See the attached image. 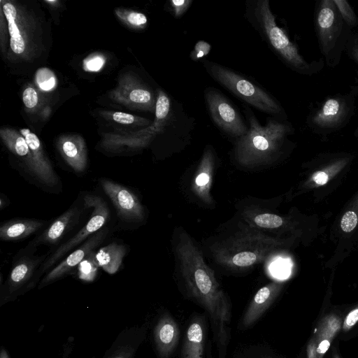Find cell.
I'll use <instances>...</instances> for the list:
<instances>
[{"label":"cell","mask_w":358,"mask_h":358,"mask_svg":"<svg viewBox=\"0 0 358 358\" xmlns=\"http://www.w3.org/2000/svg\"><path fill=\"white\" fill-rule=\"evenodd\" d=\"M176 282L183 296L206 315L213 340L224 343L231 338L232 306L215 271L205 259L198 243L182 227L173 236Z\"/></svg>","instance_id":"obj_1"},{"label":"cell","mask_w":358,"mask_h":358,"mask_svg":"<svg viewBox=\"0 0 358 358\" xmlns=\"http://www.w3.org/2000/svg\"><path fill=\"white\" fill-rule=\"evenodd\" d=\"M280 243L278 238L238 217L236 221L223 224L206 241L204 254L222 271L238 275L268 260L275 255Z\"/></svg>","instance_id":"obj_2"},{"label":"cell","mask_w":358,"mask_h":358,"mask_svg":"<svg viewBox=\"0 0 358 358\" xmlns=\"http://www.w3.org/2000/svg\"><path fill=\"white\" fill-rule=\"evenodd\" d=\"M246 115L248 131L237 140L234 151L235 160L248 169L268 165L275 160L294 128L288 122L274 119H268L267 124L262 126L250 109Z\"/></svg>","instance_id":"obj_3"},{"label":"cell","mask_w":358,"mask_h":358,"mask_svg":"<svg viewBox=\"0 0 358 358\" xmlns=\"http://www.w3.org/2000/svg\"><path fill=\"white\" fill-rule=\"evenodd\" d=\"M252 11V22H255V28L271 50L288 67L305 76L316 74L323 69V59L308 62L299 53L296 45L289 40L283 29L278 26L268 0L255 1Z\"/></svg>","instance_id":"obj_4"},{"label":"cell","mask_w":358,"mask_h":358,"mask_svg":"<svg viewBox=\"0 0 358 358\" xmlns=\"http://www.w3.org/2000/svg\"><path fill=\"white\" fill-rule=\"evenodd\" d=\"M315 25L320 51L329 66H336L351 34L333 0H322L316 6Z\"/></svg>","instance_id":"obj_5"},{"label":"cell","mask_w":358,"mask_h":358,"mask_svg":"<svg viewBox=\"0 0 358 358\" xmlns=\"http://www.w3.org/2000/svg\"><path fill=\"white\" fill-rule=\"evenodd\" d=\"M210 76L236 96L268 114H282L281 106L270 94L243 76L217 63L206 61Z\"/></svg>","instance_id":"obj_6"},{"label":"cell","mask_w":358,"mask_h":358,"mask_svg":"<svg viewBox=\"0 0 358 358\" xmlns=\"http://www.w3.org/2000/svg\"><path fill=\"white\" fill-rule=\"evenodd\" d=\"M356 94L352 89L345 94L326 99L307 119L312 131L327 134L343 128L354 114Z\"/></svg>","instance_id":"obj_7"},{"label":"cell","mask_w":358,"mask_h":358,"mask_svg":"<svg viewBox=\"0 0 358 358\" xmlns=\"http://www.w3.org/2000/svg\"><path fill=\"white\" fill-rule=\"evenodd\" d=\"M84 201L86 207L94 208L89 220L76 235L61 245L45 259L34 275L32 287L34 282H36L42 274L52 268L67 252L103 229L107 223L110 217V210L106 202L101 197L87 194L84 197Z\"/></svg>","instance_id":"obj_8"},{"label":"cell","mask_w":358,"mask_h":358,"mask_svg":"<svg viewBox=\"0 0 358 358\" xmlns=\"http://www.w3.org/2000/svg\"><path fill=\"white\" fill-rule=\"evenodd\" d=\"M1 6L7 22L11 51L23 59H29L37 47L34 23L25 11L11 1H1Z\"/></svg>","instance_id":"obj_9"},{"label":"cell","mask_w":358,"mask_h":358,"mask_svg":"<svg viewBox=\"0 0 358 358\" xmlns=\"http://www.w3.org/2000/svg\"><path fill=\"white\" fill-rule=\"evenodd\" d=\"M209 329L206 315L204 313H193L182 336L178 358H212Z\"/></svg>","instance_id":"obj_10"},{"label":"cell","mask_w":358,"mask_h":358,"mask_svg":"<svg viewBox=\"0 0 358 358\" xmlns=\"http://www.w3.org/2000/svg\"><path fill=\"white\" fill-rule=\"evenodd\" d=\"M205 97L211 118L224 133L237 138L248 133V127L240 113L223 94L208 88Z\"/></svg>","instance_id":"obj_11"},{"label":"cell","mask_w":358,"mask_h":358,"mask_svg":"<svg viewBox=\"0 0 358 358\" xmlns=\"http://www.w3.org/2000/svg\"><path fill=\"white\" fill-rule=\"evenodd\" d=\"M109 97L113 101L131 109L155 113V94L133 73L121 75L117 87L110 92Z\"/></svg>","instance_id":"obj_12"},{"label":"cell","mask_w":358,"mask_h":358,"mask_svg":"<svg viewBox=\"0 0 358 358\" xmlns=\"http://www.w3.org/2000/svg\"><path fill=\"white\" fill-rule=\"evenodd\" d=\"M99 181L121 220L134 223H139L144 220L145 217L144 207L132 191L124 185L106 178H102Z\"/></svg>","instance_id":"obj_13"},{"label":"cell","mask_w":358,"mask_h":358,"mask_svg":"<svg viewBox=\"0 0 358 358\" xmlns=\"http://www.w3.org/2000/svg\"><path fill=\"white\" fill-rule=\"evenodd\" d=\"M152 336L158 358H173L182 336L178 322L169 312L165 310L159 315Z\"/></svg>","instance_id":"obj_14"},{"label":"cell","mask_w":358,"mask_h":358,"mask_svg":"<svg viewBox=\"0 0 358 358\" xmlns=\"http://www.w3.org/2000/svg\"><path fill=\"white\" fill-rule=\"evenodd\" d=\"M108 233V229L103 227L98 231L68 257L50 271L41 280L39 288H42L53 282L63 278L71 271L78 266L80 263L104 241Z\"/></svg>","instance_id":"obj_15"},{"label":"cell","mask_w":358,"mask_h":358,"mask_svg":"<svg viewBox=\"0 0 358 358\" xmlns=\"http://www.w3.org/2000/svg\"><path fill=\"white\" fill-rule=\"evenodd\" d=\"M281 288L282 285L278 282H271L261 287L243 313L238 329L245 331L254 327L275 302Z\"/></svg>","instance_id":"obj_16"},{"label":"cell","mask_w":358,"mask_h":358,"mask_svg":"<svg viewBox=\"0 0 358 358\" xmlns=\"http://www.w3.org/2000/svg\"><path fill=\"white\" fill-rule=\"evenodd\" d=\"M45 257V255H24L15 262L6 284V301L22 293L25 285L29 288L28 282L31 278L34 280L37 267L42 265Z\"/></svg>","instance_id":"obj_17"},{"label":"cell","mask_w":358,"mask_h":358,"mask_svg":"<svg viewBox=\"0 0 358 358\" xmlns=\"http://www.w3.org/2000/svg\"><path fill=\"white\" fill-rule=\"evenodd\" d=\"M215 155L213 149L206 148L193 176L191 189L193 194L203 203H214L211 196V187L215 169Z\"/></svg>","instance_id":"obj_18"},{"label":"cell","mask_w":358,"mask_h":358,"mask_svg":"<svg viewBox=\"0 0 358 358\" xmlns=\"http://www.w3.org/2000/svg\"><path fill=\"white\" fill-rule=\"evenodd\" d=\"M160 132L152 124L145 129L129 134H106L103 137L102 147L107 150L121 151L124 147L139 149L150 144Z\"/></svg>","instance_id":"obj_19"},{"label":"cell","mask_w":358,"mask_h":358,"mask_svg":"<svg viewBox=\"0 0 358 358\" xmlns=\"http://www.w3.org/2000/svg\"><path fill=\"white\" fill-rule=\"evenodd\" d=\"M57 149L76 172H83L87 164V150L84 138L78 134L61 136L57 143Z\"/></svg>","instance_id":"obj_20"},{"label":"cell","mask_w":358,"mask_h":358,"mask_svg":"<svg viewBox=\"0 0 358 358\" xmlns=\"http://www.w3.org/2000/svg\"><path fill=\"white\" fill-rule=\"evenodd\" d=\"M20 134L25 138L35 162L37 173L36 178L43 184L52 187L58 181V177L52 166L45 154L38 137L29 129H21Z\"/></svg>","instance_id":"obj_21"},{"label":"cell","mask_w":358,"mask_h":358,"mask_svg":"<svg viewBox=\"0 0 358 358\" xmlns=\"http://www.w3.org/2000/svg\"><path fill=\"white\" fill-rule=\"evenodd\" d=\"M81 213V209L71 206L58 217L45 231L37 236L30 246L36 247L39 245H54L76 224Z\"/></svg>","instance_id":"obj_22"},{"label":"cell","mask_w":358,"mask_h":358,"mask_svg":"<svg viewBox=\"0 0 358 358\" xmlns=\"http://www.w3.org/2000/svg\"><path fill=\"white\" fill-rule=\"evenodd\" d=\"M0 136L6 148L22 159L29 170L36 177L37 169L31 152L20 132L14 129L3 127L0 129Z\"/></svg>","instance_id":"obj_23"},{"label":"cell","mask_w":358,"mask_h":358,"mask_svg":"<svg viewBox=\"0 0 358 358\" xmlns=\"http://www.w3.org/2000/svg\"><path fill=\"white\" fill-rule=\"evenodd\" d=\"M341 324V318L335 314L327 315L321 320L313 336L317 343V358H323L342 328Z\"/></svg>","instance_id":"obj_24"},{"label":"cell","mask_w":358,"mask_h":358,"mask_svg":"<svg viewBox=\"0 0 358 358\" xmlns=\"http://www.w3.org/2000/svg\"><path fill=\"white\" fill-rule=\"evenodd\" d=\"M43 220L36 219H13L0 227V238L3 241H18L27 238L44 225Z\"/></svg>","instance_id":"obj_25"},{"label":"cell","mask_w":358,"mask_h":358,"mask_svg":"<svg viewBox=\"0 0 358 358\" xmlns=\"http://www.w3.org/2000/svg\"><path fill=\"white\" fill-rule=\"evenodd\" d=\"M127 249L122 244L111 243L95 251L98 266L109 274L115 273L122 266Z\"/></svg>","instance_id":"obj_26"},{"label":"cell","mask_w":358,"mask_h":358,"mask_svg":"<svg viewBox=\"0 0 358 358\" xmlns=\"http://www.w3.org/2000/svg\"><path fill=\"white\" fill-rule=\"evenodd\" d=\"M171 100L162 90H157L155 110V120L152 124L162 133L171 118Z\"/></svg>","instance_id":"obj_27"},{"label":"cell","mask_w":358,"mask_h":358,"mask_svg":"<svg viewBox=\"0 0 358 358\" xmlns=\"http://www.w3.org/2000/svg\"><path fill=\"white\" fill-rule=\"evenodd\" d=\"M115 13L120 21L134 29H143L148 23L145 15L135 10L116 8Z\"/></svg>","instance_id":"obj_28"},{"label":"cell","mask_w":358,"mask_h":358,"mask_svg":"<svg viewBox=\"0 0 358 358\" xmlns=\"http://www.w3.org/2000/svg\"><path fill=\"white\" fill-rule=\"evenodd\" d=\"M99 268L95 260V250H93L78 266V276L82 280L92 282L95 279Z\"/></svg>","instance_id":"obj_29"},{"label":"cell","mask_w":358,"mask_h":358,"mask_svg":"<svg viewBox=\"0 0 358 358\" xmlns=\"http://www.w3.org/2000/svg\"><path fill=\"white\" fill-rule=\"evenodd\" d=\"M103 115L105 118L113 120L114 122L122 124H131L138 126H150L151 122L145 118L134 115L120 111L104 112Z\"/></svg>","instance_id":"obj_30"},{"label":"cell","mask_w":358,"mask_h":358,"mask_svg":"<svg viewBox=\"0 0 358 358\" xmlns=\"http://www.w3.org/2000/svg\"><path fill=\"white\" fill-rule=\"evenodd\" d=\"M56 76L50 69L43 67L36 73L35 80L40 90L45 92L53 90L57 86Z\"/></svg>","instance_id":"obj_31"},{"label":"cell","mask_w":358,"mask_h":358,"mask_svg":"<svg viewBox=\"0 0 358 358\" xmlns=\"http://www.w3.org/2000/svg\"><path fill=\"white\" fill-rule=\"evenodd\" d=\"M344 22L351 29L358 24L357 16L351 5L345 0H333Z\"/></svg>","instance_id":"obj_32"},{"label":"cell","mask_w":358,"mask_h":358,"mask_svg":"<svg viewBox=\"0 0 358 358\" xmlns=\"http://www.w3.org/2000/svg\"><path fill=\"white\" fill-rule=\"evenodd\" d=\"M40 101V96L36 89L32 85H27L22 93L24 106L30 111L35 110L38 108Z\"/></svg>","instance_id":"obj_33"},{"label":"cell","mask_w":358,"mask_h":358,"mask_svg":"<svg viewBox=\"0 0 358 358\" xmlns=\"http://www.w3.org/2000/svg\"><path fill=\"white\" fill-rule=\"evenodd\" d=\"M106 61V59L103 55L92 54L83 61V69L87 71L98 72L103 69Z\"/></svg>","instance_id":"obj_34"},{"label":"cell","mask_w":358,"mask_h":358,"mask_svg":"<svg viewBox=\"0 0 358 358\" xmlns=\"http://www.w3.org/2000/svg\"><path fill=\"white\" fill-rule=\"evenodd\" d=\"M345 50L349 57L358 64V34H350Z\"/></svg>","instance_id":"obj_35"},{"label":"cell","mask_w":358,"mask_h":358,"mask_svg":"<svg viewBox=\"0 0 358 358\" xmlns=\"http://www.w3.org/2000/svg\"><path fill=\"white\" fill-rule=\"evenodd\" d=\"M357 224V216L352 210L347 211L341 221V229L345 232L352 231L355 228Z\"/></svg>","instance_id":"obj_36"},{"label":"cell","mask_w":358,"mask_h":358,"mask_svg":"<svg viewBox=\"0 0 358 358\" xmlns=\"http://www.w3.org/2000/svg\"><path fill=\"white\" fill-rule=\"evenodd\" d=\"M173 10L174 16L176 18L181 17L189 8L192 0H172L170 1Z\"/></svg>","instance_id":"obj_37"},{"label":"cell","mask_w":358,"mask_h":358,"mask_svg":"<svg viewBox=\"0 0 358 358\" xmlns=\"http://www.w3.org/2000/svg\"><path fill=\"white\" fill-rule=\"evenodd\" d=\"M358 322V306L351 310L345 316L342 324V329L348 331Z\"/></svg>","instance_id":"obj_38"},{"label":"cell","mask_w":358,"mask_h":358,"mask_svg":"<svg viewBox=\"0 0 358 358\" xmlns=\"http://www.w3.org/2000/svg\"><path fill=\"white\" fill-rule=\"evenodd\" d=\"M136 346L137 345H133L130 348L123 347L121 350H119L117 352H115V354L109 358H131L135 352Z\"/></svg>","instance_id":"obj_39"},{"label":"cell","mask_w":358,"mask_h":358,"mask_svg":"<svg viewBox=\"0 0 358 358\" xmlns=\"http://www.w3.org/2000/svg\"><path fill=\"white\" fill-rule=\"evenodd\" d=\"M307 358H317V343L313 337L309 341L306 348Z\"/></svg>","instance_id":"obj_40"},{"label":"cell","mask_w":358,"mask_h":358,"mask_svg":"<svg viewBox=\"0 0 358 358\" xmlns=\"http://www.w3.org/2000/svg\"><path fill=\"white\" fill-rule=\"evenodd\" d=\"M210 50L209 44L205 42H199L195 47L196 55L197 58H200L207 54Z\"/></svg>","instance_id":"obj_41"},{"label":"cell","mask_w":358,"mask_h":358,"mask_svg":"<svg viewBox=\"0 0 358 358\" xmlns=\"http://www.w3.org/2000/svg\"><path fill=\"white\" fill-rule=\"evenodd\" d=\"M313 179L316 184L323 185L327 182L329 177L324 171H319L313 174Z\"/></svg>","instance_id":"obj_42"},{"label":"cell","mask_w":358,"mask_h":358,"mask_svg":"<svg viewBox=\"0 0 358 358\" xmlns=\"http://www.w3.org/2000/svg\"><path fill=\"white\" fill-rule=\"evenodd\" d=\"M351 89L353 90V91L355 92V94H356V96H358V85H352L351 87ZM356 135L358 136V127H357L356 129Z\"/></svg>","instance_id":"obj_43"},{"label":"cell","mask_w":358,"mask_h":358,"mask_svg":"<svg viewBox=\"0 0 358 358\" xmlns=\"http://www.w3.org/2000/svg\"><path fill=\"white\" fill-rule=\"evenodd\" d=\"M0 358H10L7 351L4 348H2L1 350Z\"/></svg>","instance_id":"obj_44"},{"label":"cell","mask_w":358,"mask_h":358,"mask_svg":"<svg viewBox=\"0 0 358 358\" xmlns=\"http://www.w3.org/2000/svg\"><path fill=\"white\" fill-rule=\"evenodd\" d=\"M233 358H245L241 351L236 352Z\"/></svg>","instance_id":"obj_45"},{"label":"cell","mask_w":358,"mask_h":358,"mask_svg":"<svg viewBox=\"0 0 358 358\" xmlns=\"http://www.w3.org/2000/svg\"><path fill=\"white\" fill-rule=\"evenodd\" d=\"M333 352H333V357L332 358H341L335 349H334Z\"/></svg>","instance_id":"obj_46"}]
</instances>
